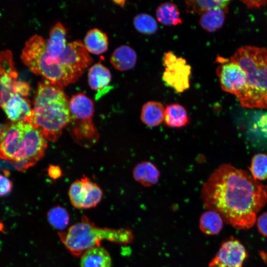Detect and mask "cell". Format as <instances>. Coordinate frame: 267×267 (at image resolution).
Masks as SVG:
<instances>
[{
    "mask_svg": "<svg viewBox=\"0 0 267 267\" xmlns=\"http://www.w3.org/2000/svg\"><path fill=\"white\" fill-rule=\"evenodd\" d=\"M201 198L209 209L237 229H249L267 203V187L246 171L224 164L203 183Z\"/></svg>",
    "mask_w": 267,
    "mask_h": 267,
    "instance_id": "obj_1",
    "label": "cell"
},
{
    "mask_svg": "<svg viewBox=\"0 0 267 267\" xmlns=\"http://www.w3.org/2000/svg\"><path fill=\"white\" fill-rule=\"evenodd\" d=\"M72 121L69 101L63 87L44 80L37 88L31 117L32 125L45 138L56 141Z\"/></svg>",
    "mask_w": 267,
    "mask_h": 267,
    "instance_id": "obj_2",
    "label": "cell"
},
{
    "mask_svg": "<svg viewBox=\"0 0 267 267\" xmlns=\"http://www.w3.org/2000/svg\"><path fill=\"white\" fill-rule=\"evenodd\" d=\"M246 74L244 88L235 96L247 108L267 107V49L247 45L238 48L230 58Z\"/></svg>",
    "mask_w": 267,
    "mask_h": 267,
    "instance_id": "obj_3",
    "label": "cell"
},
{
    "mask_svg": "<svg viewBox=\"0 0 267 267\" xmlns=\"http://www.w3.org/2000/svg\"><path fill=\"white\" fill-rule=\"evenodd\" d=\"M58 235L66 249L75 257L81 256L87 250L100 246L103 240L126 245L134 238L131 229L98 227L86 216L66 231L59 232Z\"/></svg>",
    "mask_w": 267,
    "mask_h": 267,
    "instance_id": "obj_4",
    "label": "cell"
},
{
    "mask_svg": "<svg viewBox=\"0 0 267 267\" xmlns=\"http://www.w3.org/2000/svg\"><path fill=\"white\" fill-rule=\"evenodd\" d=\"M23 63L34 74L60 87L75 82L81 76L48 53L45 40L35 35L25 43L21 54Z\"/></svg>",
    "mask_w": 267,
    "mask_h": 267,
    "instance_id": "obj_5",
    "label": "cell"
},
{
    "mask_svg": "<svg viewBox=\"0 0 267 267\" xmlns=\"http://www.w3.org/2000/svg\"><path fill=\"white\" fill-rule=\"evenodd\" d=\"M163 63L165 70L162 80L165 84L178 93L187 90L190 86L191 67L186 60L169 51L164 54Z\"/></svg>",
    "mask_w": 267,
    "mask_h": 267,
    "instance_id": "obj_6",
    "label": "cell"
},
{
    "mask_svg": "<svg viewBox=\"0 0 267 267\" xmlns=\"http://www.w3.org/2000/svg\"><path fill=\"white\" fill-rule=\"evenodd\" d=\"M68 194L72 206L83 210L96 206L101 200L103 192L96 183L84 176L71 184Z\"/></svg>",
    "mask_w": 267,
    "mask_h": 267,
    "instance_id": "obj_7",
    "label": "cell"
},
{
    "mask_svg": "<svg viewBox=\"0 0 267 267\" xmlns=\"http://www.w3.org/2000/svg\"><path fill=\"white\" fill-rule=\"evenodd\" d=\"M219 63L216 73L222 89L225 91L236 95L245 87L246 74L241 67L230 59L218 57Z\"/></svg>",
    "mask_w": 267,
    "mask_h": 267,
    "instance_id": "obj_8",
    "label": "cell"
},
{
    "mask_svg": "<svg viewBox=\"0 0 267 267\" xmlns=\"http://www.w3.org/2000/svg\"><path fill=\"white\" fill-rule=\"evenodd\" d=\"M247 252L239 241L231 238L221 245L209 267H242Z\"/></svg>",
    "mask_w": 267,
    "mask_h": 267,
    "instance_id": "obj_9",
    "label": "cell"
},
{
    "mask_svg": "<svg viewBox=\"0 0 267 267\" xmlns=\"http://www.w3.org/2000/svg\"><path fill=\"white\" fill-rule=\"evenodd\" d=\"M58 59L61 64L80 76L93 62L89 51L80 40L68 43Z\"/></svg>",
    "mask_w": 267,
    "mask_h": 267,
    "instance_id": "obj_10",
    "label": "cell"
},
{
    "mask_svg": "<svg viewBox=\"0 0 267 267\" xmlns=\"http://www.w3.org/2000/svg\"><path fill=\"white\" fill-rule=\"evenodd\" d=\"M18 73L14 66L12 54L10 50L0 52V106L13 93L18 81Z\"/></svg>",
    "mask_w": 267,
    "mask_h": 267,
    "instance_id": "obj_11",
    "label": "cell"
},
{
    "mask_svg": "<svg viewBox=\"0 0 267 267\" xmlns=\"http://www.w3.org/2000/svg\"><path fill=\"white\" fill-rule=\"evenodd\" d=\"M0 144V158L14 162L19 152L24 133V121L9 122Z\"/></svg>",
    "mask_w": 267,
    "mask_h": 267,
    "instance_id": "obj_12",
    "label": "cell"
},
{
    "mask_svg": "<svg viewBox=\"0 0 267 267\" xmlns=\"http://www.w3.org/2000/svg\"><path fill=\"white\" fill-rule=\"evenodd\" d=\"M12 122H17L31 118L33 113L30 101L25 97L13 93L0 106Z\"/></svg>",
    "mask_w": 267,
    "mask_h": 267,
    "instance_id": "obj_13",
    "label": "cell"
},
{
    "mask_svg": "<svg viewBox=\"0 0 267 267\" xmlns=\"http://www.w3.org/2000/svg\"><path fill=\"white\" fill-rule=\"evenodd\" d=\"M69 105L72 121L91 119L94 111V104L92 100L84 93L80 92L73 95L69 101Z\"/></svg>",
    "mask_w": 267,
    "mask_h": 267,
    "instance_id": "obj_14",
    "label": "cell"
},
{
    "mask_svg": "<svg viewBox=\"0 0 267 267\" xmlns=\"http://www.w3.org/2000/svg\"><path fill=\"white\" fill-rule=\"evenodd\" d=\"M66 30L60 22H57L51 28L48 38L45 40L46 46L49 54L58 59L67 44Z\"/></svg>",
    "mask_w": 267,
    "mask_h": 267,
    "instance_id": "obj_15",
    "label": "cell"
},
{
    "mask_svg": "<svg viewBox=\"0 0 267 267\" xmlns=\"http://www.w3.org/2000/svg\"><path fill=\"white\" fill-rule=\"evenodd\" d=\"M137 55L135 50L126 44L121 45L112 53L110 61L115 68L121 71L133 68L136 64Z\"/></svg>",
    "mask_w": 267,
    "mask_h": 267,
    "instance_id": "obj_16",
    "label": "cell"
},
{
    "mask_svg": "<svg viewBox=\"0 0 267 267\" xmlns=\"http://www.w3.org/2000/svg\"><path fill=\"white\" fill-rule=\"evenodd\" d=\"M134 180L144 187L156 184L159 180L160 173L156 166L150 161L138 163L133 171Z\"/></svg>",
    "mask_w": 267,
    "mask_h": 267,
    "instance_id": "obj_17",
    "label": "cell"
},
{
    "mask_svg": "<svg viewBox=\"0 0 267 267\" xmlns=\"http://www.w3.org/2000/svg\"><path fill=\"white\" fill-rule=\"evenodd\" d=\"M81 257V267H112V259L110 254L100 246L87 250Z\"/></svg>",
    "mask_w": 267,
    "mask_h": 267,
    "instance_id": "obj_18",
    "label": "cell"
},
{
    "mask_svg": "<svg viewBox=\"0 0 267 267\" xmlns=\"http://www.w3.org/2000/svg\"><path fill=\"white\" fill-rule=\"evenodd\" d=\"M88 82L90 88L100 92L108 87L111 80L110 70L100 62L92 65L89 69Z\"/></svg>",
    "mask_w": 267,
    "mask_h": 267,
    "instance_id": "obj_19",
    "label": "cell"
},
{
    "mask_svg": "<svg viewBox=\"0 0 267 267\" xmlns=\"http://www.w3.org/2000/svg\"><path fill=\"white\" fill-rule=\"evenodd\" d=\"M165 108L160 102L149 101L143 104L141 110L140 120L146 126L156 127L164 121Z\"/></svg>",
    "mask_w": 267,
    "mask_h": 267,
    "instance_id": "obj_20",
    "label": "cell"
},
{
    "mask_svg": "<svg viewBox=\"0 0 267 267\" xmlns=\"http://www.w3.org/2000/svg\"><path fill=\"white\" fill-rule=\"evenodd\" d=\"M165 124L172 128H181L189 123V118L186 109L178 103H172L165 107Z\"/></svg>",
    "mask_w": 267,
    "mask_h": 267,
    "instance_id": "obj_21",
    "label": "cell"
},
{
    "mask_svg": "<svg viewBox=\"0 0 267 267\" xmlns=\"http://www.w3.org/2000/svg\"><path fill=\"white\" fill-rule=\"evenodd\" d=\"M84 44L89 52L94 54H102L108 49L107 36L98 28H92L86 33Z\"/></svg>",
    "mask_w": 267,
    "mask_h": 267,
    "instance_id": "obj_22",
    "label": "cell"
},
{
    "mask_svg": "<svg viewBox=\"0 0 267 267\" xmlns=\"http://www.w3.org/2000/svg\"><path fill=\"white\" fill-rule=\"evenodd\" d=\"M227 9L216 7L202 13L200 17L199 23L206 31L214 32L221 28L225 20V13Z\"/></svg>",
    "mask_w": 267,
    "mask_h": 267,
    "instance_id": "obj_23",
    "label": "cell"
},
{
    "mask_svg": "<svg viewBox=\"0 0 267 267\" xmlns=\"http://www.w3.org/2000/svg\"><path fill=\"white\" fill-rule=\"evenodd\" d=\"M156 15L158 21L166 26H176L182 23L178 7L172 2L160 4L156 9Z\"/></svg>",
    "mask_w": 267,
    "mask_h": 267,
    "instance_id": "obj_24",
    "label": "cell"
},
{
    "mask_svg": "<svg viewBox=\"0 0 267 267\" xmlns=\"http://www.w3.org/2000/svg\"><path fill=\"white\" fill-rule=\"evenodd\" d=\"M223 219L217 212L209 210L201 216L199 227L201 230L207 235L218 234L223 227Z\"/></svg>",
    "mask_w": 267,
    "mask_h": 267,
    "instance_id": "obj_25",
    "label": "cell"
},
{
    "mask_svg": "<svg viewBox=\"0 0 267 267\" xmlns=\"http://www.w3.org/2000/svg\"><path fill=\"white\" fill-rule=\"evenodd\" d=\"M228 0H196L185 1L186 12L192 14H201L204 12L216 7L227 9Z\"/></svg>",
    "mask_w": 267,
    "mask_h": 267,
    "instance_id": "obj_26",
    "label": "cell"
},
{
    "mask_svg": "<svg viewBox=\"0 0 267 267\" xmlns=\"http://www.w3.org/2000/svg\"><path fill=\"white\" fill-rule=\"evenodd\" d=\"M133 23L135 29L142 34L152 35L158 29L155 19L145 13H140L136 15L134 18Z\"/></svg>",
    "mask_w": 267,
    "mask_h": 267,
    "instance_id": "obj_27",
    "label": "cell"
},
{
    "mask_svg": "<svg viewBox=\"0 0 267 267\" xmlns=\"http://www.w3.org/2000/svg\"><path fill=\"white\" fill-rule=\"evenodd\" d=\"M47 220L53 227L64 229L69 222V215L67 210L59 206L50 209L47 214Z\"/></svg>",
    "mask_w": 267,
    "mask_h": 267,
    "instance_id": "obj_28",
    "label": "cell"
},
{
    "mask_svg": "<svg viewBox=\"0 0 267 267\" xmlns=\"http://www.w3.org/2000/svg\"><path fill=\"white\" fill-rule=\"evenodd\" d=\"M250 170L255 179H267V155L262 153L255 155L252 158Z\"/></svg>",
    "mask_w": 267,
    "mask_h": 267,
    "instance_id": "obj_29",
    "label": "cell"
},
{
    "mask_svg": "<svg viewBox=\"0 0 267 267\" xmlns=\"http://www.w3.org/2000/svg\"><path fill=\"white\" fill-rule=\"evenodd\" d=\"M12 183L5 176L0 175V196L8 194L12 188Z\"/></svg>",
    "mask_w": 267,
    "mask_h": 267,
    "instance_id": "obj_30",
    "label": "cell"
},
{
    "mask_svg": "<svg viewBox=\"0 0 267 267\" xmlns=\"http://www.w3.org/2000/svg\"><path fill=\"white\" fill-rule=\"evenodd\" d=\"M259 231L264 236L267 237V212L261 214L256 220Z\"/></svg>",
    "mask_w": 267,
    "mask_h": 267,
    "instance_id": "obj_31",
    "label": "cell"
},
{
    "mask_svg": "<svg viewBox=\"0 0 267 267\" xmlns=\"http://www.w3.org/2000/svg\"><path fill=\"white\" fill-rule=\"evenodd\" d=\"M29 91L30 87L29 85L26 82L21 81H18L13 89L14 93L24 97L29 94Z\"/></svg>",
    "mask_w": 267,
    "mask_h": 267,
    "instance_id": "obj_32",
    "label": "cell"
},
{
    "mask_svg": "<svg viewBox=\"0 0 267 267\" xmlns=\"http://www.w3.org/2000/svg\"><path fill=\"white\" fill-rule=\"evenodd\" d=\"M48 174L49 177L53 179L59 178L62 174L61 170L59 167L54 165H51L49 167Z\"/></svg>",
    "mask_w": 267,
    "mask_h": 267,
    "instance_id": "obj_33",
    "label": "cell"
},
{
    "mask_svg": "<svg viewBox=\"0 0 267 267\" xmlns=\"http://www.w3.org/2000/svg\"><path fill=\"white\" fill-rule=\"evenodd\" d=\"M247 6L251 7H259L262 5L265 4L267 1L265 0H251V1H244Z\"/></svg>",
    "mask_w": 267,
    "mask_h": 267,
    "instance_id": "obj_34",
    "label": "cell"
},
{
    "mask_svg": "<svg viewBox=\"0 0 267 267\" xmlns=\"http://www.w3.org/2000/svg\"><path fill=\"white\" fill-rule=\"evenodd\" d=\"M7 128V124L0 123V144L4 137Z\"/></svg>",
    "mask_w": 267,
    "mask_h": 267,
    "instance_id": "obj_35",
    "label": "cell"
},
{
    "mask_svg": "<svg viewBox=\"0 0 267 267\" xmlns=\"http://www.w3.org/2000/svg\"><path fill=\"white\" fill-rule=\"evenodd\" d=\"M114 1L116 2L117 4H119L121 6H122L124 4V3L125 2V1H124V0H116V1Z\"/></svg>",
    "mask_w": 267,
    "mask_h": 267,
    "instance_id": "obj_36",
    "label": "cell"
}]
</instances>
